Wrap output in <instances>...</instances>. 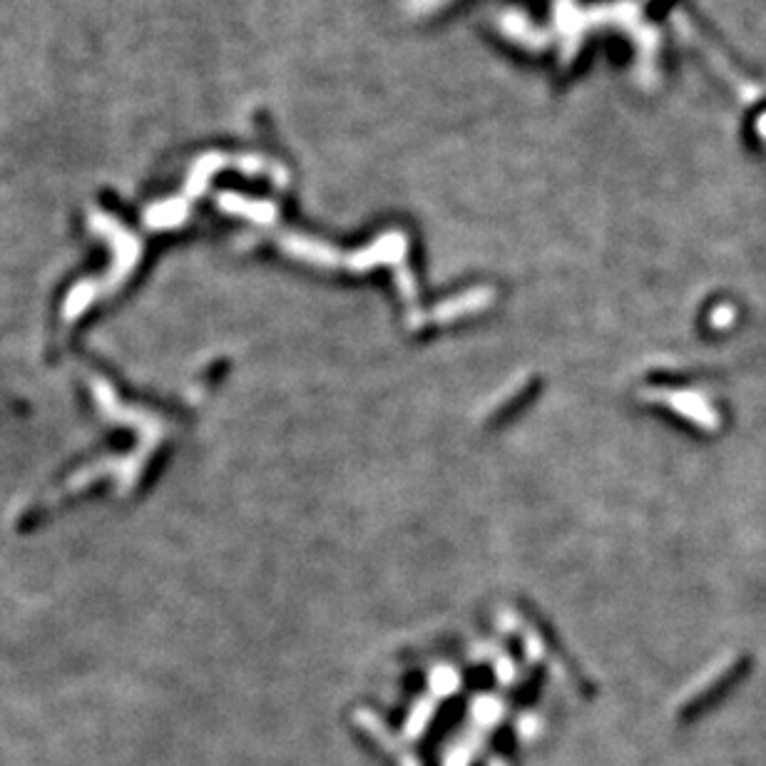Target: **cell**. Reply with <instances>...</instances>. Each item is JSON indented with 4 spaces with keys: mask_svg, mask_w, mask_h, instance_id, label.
Instances as JSON below:
<instances>
[{
    "mask_svg": "<svg viewBox=\"0 0 766 766\" xmlns=\"http://www.w3.org/2000/svg\"><path fill=\"white\" fill-rule=\"evenodd\" d=\"M500 30H503L508 38H513L515 43L525 45V48L530 50H540L548 43V35H545L538 25L530 23L528 15L518 13V10H505V13L500 15Z\"/></svg>",
    "mask_w": 766,
    "mask_h": 766,
    "instance_id": "1",
    "label": "cell"
},
{
    "mask_svg": "<svg viewBox=\"0 0 766 766\" xmlns=\"http://www.w3.org/2000/svg\"><path fill=\"white\" fill-rule=\"evenodd\" d=\"M446 3V0H408V10L416 15H423V13H431V10H436L438 5Z\"/></svg>",
    "mask_w": 766,
    "mask_h": 766,
    "instance_id": "3",
    "label": "cell"
},
{
    "mask_svg": "<svg viewBox=\"0 0 766 766\" xmlns=\"http://www.w3.org/2000/svg\"><path fill=\"white\" fill-rule=\"evenodd\" d=\"M555 23L565 38V58H570L582 35V15L575 10L573 0H555Z\"/></svg>",
    "mask_w": 766,
    "mask_h": 766,
    "instance_id": "2",
    "label": "cell"
}]
</instances>
